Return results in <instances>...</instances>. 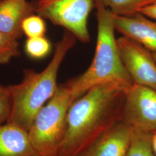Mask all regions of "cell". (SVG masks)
I'll return each instance as SVG.
<instances>
[{
  "instance_id": "cell-12",
  "label": "cell",
  "mask_w": 156,
  "mask_h": 156,
  "mask_svg": "<svg viewBox=\"0 0 156 156\" xmlns=\"http://www.w3.org/2000/svg\"><path fill=\"white\" fill-rule=\"evenodd\" d=\"M128 149L125 156H155L151 145V132L130 128Z\"/></svg>"
},
{
  "instance_id": "cell-16",
  "label": "cell",
  "mask_w": 156,
  "mask_h": 156,
  "mask_svg": "<svg viewBox=\"0 0 156 156\" xmlns=\"http://www.w3.org/2000/svg\"><path fill=\"white\" fill-rule=\"evenodd\" d=\"M20 53L17 39L0 32V65L8 63L13 58L19 56Z\"/></svg>"
},
{
  "instance_id": "cell-6",
  "label": "cell",
  "mask_w": 156,
  "mask_h": 156,
  "mask_svg": "<svg viewBox=\"0 0 156 156\" xmlns=\"http://www.w3.org/2000/svg\"><path fill=\"white\" fill-rule=\"evenodd\" d=\"M122 122L129 128L156 131V90L136 84L126 90Z\"/></svg>"
},
{
  "instance_id": "cell-10",
  "label": "cell",
  "mask_w": 156,
  "mask_h": 156,
  "mask_svg": "<svg viewBox=\"0 0 156 156\" xmlns=\"http://www.w3.org/2000/svg\"><path fill=\"white\" fill-rule=\"evenodd\" d=\"M35 12V5L27 0H5L0 4V32L14 39L23 34L25 18Z\"/></svg>"
},
{
  "instance_id": "cell-1",
  "label": "cell",
  "mask_w": 156,
  "mask_h": 156,
  "mask_svg": "<svg viewBox=\"0 0 156 156\" xmlns=\"http://www.w3.org/2000/svg\"><path fill=\"white\" fill-rule=\"evenodd\" d=\"M125 90L111 83L99 84L73 102L58 156H76L122 122Z\"/></svg>"
},
{
  "instance_id": "cell-2",
  "label": "cell",
  "mask_w": 156,
  "mask_h": 156,
  "mask_svg": "<svg viewBox=\"0 0 156 156\" xmlns=\"http://www.w3.org/2000/svg\"><path fill=\"white\" fill-rule=\"evenodd\" d=\"M76 40L73 34L66 30L61 40L56 44L51 61L44 70L36 72L33 69H27L21 82L8 86L12 107L6 123L28 132L38 113L55 93L60 67Z\"/></svg>"
},
{
  "instance_id": "cell-21",
  "label": "cell",
  "mask_w": 156,
  "mask_h": 156,
  "mask_svg": "<svg viewBox=\"0 0 156 156\" xmlns=\"http://www.w3.org/2000/svg\"><path fill=\"white\" fill-rule=\"evenodd\" d=\"M4 1H5V0H0V4H1V2H2Z\"/></svg>"
},
{
  "instance_id": "cell-11",
  "label": "cell",
  "mask_w": 156,
  "mask_h": 156,
  "mask_svg": "<svg viewBox=\"0 0 156 156\" xmlns=\"http://www.w3.org/2000/svg\"><path fill=\"white\" fill-rule=\"evenodd\" d=\"M0 156H41L30 139L28 131L16 126L0 125Z\"/></svg>"
},
{
  "instance_id": "cell-4",
  "label": "cell",
  "mask_w": 156,
  "mask_h": 156,
  "mask_svg": "<svg viewBox=\"0 0 156 156\" xmlns=\"http://www.w3.org/2000/svg\"><path fill=\"white\" fill-rule=\"evenodd\" d=\"M76 100L67 82L39 111L28 131L31 142L41 156H58L66 130L68 111Z\"/></svg>"
},
{
  "instance_id": "cell-20",
  "label": "cell",
  "mask_w": 156,
  "mask_h": 156,
  "mask_svg": "<svg viewBox=\"0 0 156 156\" xmlns=\"http://www.w3.org/2000/svg\"><path fill=\"white\" fill-rule=\"evenodd\" d=\"M153 55L154 56V59H155V60H156V52L153 53Z\"/></svg>"
},
{
  "instance_id": "cell-3",
  "label": "cell",
  "mask_w": 156,
  "mask_h": 156,
  "mask_svg": "<svg viewBox=\"0 0 156 156\" xmlns=\"http://www.w3.org/2000/svg\"><path fill=\"white\" fill-rule=\"evenodd\" d=\"M97 36L93 61L87 70L67 82L75 99L99 84L111 83L127 90L134 83L120 55L115 35V15L101 0H95Z\"/></svg>"
},
{
  "instance_id": "cell-15",
  "label": "cell",
  "mask_w": 156,
  "mask_h": 156,
  "mask_svg": "<svg viewBox=\"0 0 156 156\" xmlns=\"http://www.w3.org/2000/svg\"><path fill=\"white\" fill-rule=\"evenodd\" d=\"M22 29L23 34L31 38L45 36L46 26L42 17L33 14L23 21Z\"/></svg>"
},
{
  "instance_id": "cell-13",
  "label": "cell",
  "mask_w": 156,
  "mask_h": 156,
  "mask_svg": "<svg viewBox=\"0 0 156 156\" xmlns=\"http://www.w3.org/2000/svg\"><path fill=\"white\" fill-rule=\"evenodd\" d=\"M110 11L117 16H131L145 7L156 2V0H101Z\"/></svg>"
},
{
  "instance_id": "cell-18",
  "label": "cell",
  "mask_w": 156,
  "mask_h": 156,
  "mask_svg": "<svg viewBox=\"0 0 156 156\" xmlns=\"http://www.w3.org/2000/svg\"><path fill=\"white\" fill-rule=\"evenodd\" d=\"M140 12L146 16L156 20V2L151 5L145 7Z\"/></svg>"
},
{
  "instance_id": "cell-14",
  "label": "cell",
  "mask_w": 156,
  "mask_h": 156,
  "mask_svg": "<svg viewBox=\"0 0 156 156\" xmlns=\"http://www.w3.org/2000/svg\"><path fill=\"white\" fill-rule=\"evenodd\" d=\"M25 51L30 57L41 59L48 56L51 50L49 41L45 37L27 38L25 43Z\"/></svg>"
},
{
  "instance_id": "cell-9",
  "label": "cell",
  "mask_w": 156,
  "mask_h": 156,
  "mask_svg": "<svg viewBox=\"0 0 156 156\" xmlns=\"http://www.w3.org/2000/svg\"><path fill=\"white\" fill-rule=\"evenodd\" d=\"M130 133L127 126L118 123L76 156H125Z\"/></svg>"
},
{
  "instance_id": "cell-7",
  "label": "cell",
  "mask_w": 156,
  "mask_h": 156,
  "mask_svg": "<svg viewBox=\"0 0 156 156\" xmlns=\"http://www.w3.org/2000/svg\"><path fill=\"white\" fill-rule=\"evenodd\" d=\"M117 42L123 65L134 84L156 90V62L153 53L124 36Z\"/></svg>"
},
{
  "instance_id": "cell-17",
  "label": "cell",
  "mask_w": 156,
  "mask_h": 156,
  "mask_svg": "<svg viewBox=\"0 0 156 156\" xmlns=\"http://www.w3.org/2000/svg\"><path fill=\"white\" fill-rule=\"evenodd\" d=\"M11 107V95L9 86L0 85V125L7 122Z\"/></svg>"
},
{
  "instance_id": "cell-5",
  "label": "cell",
  "mask_w": 156,
  "mask_h": 156,
  "mask_svg": "<svg viewBox=\"0 0 156 156\" xmlns=\"http://www.w3.org/2000/svg\"><path fill=\"white\" fill-rule=\"evenodd\" d=\"M95 6V0H36L35 9L37 15L88 43V19Z\"/></svg>"
},
{
  "instance_id": "cell-19",
  "label": "cell",
  "mask_w": 156,
  "mask_h": 156,
  "mask_svg": "<svg viewBox=\"0 0 156 156\" xmlns=\"http://www.w3.org/2000/svg\"><path fill=\"white\" fill-rule=\"evenodd\" d=\"M151 145L153 151L156 155V131L152 133L151 136Z\"/></svg>"
},
{
  "instance_id": "cell-8",
  "label": "cell",
  "mask_w": 156,
  "mask_h": 156,
  "mask_svg": "<svg viewBox=\"0 0 156 156\" xmlns=\"http://www.w3.org/2000/svg\"><path fill=\"white\" fill-rule=\"evenodd\" d=\"M115 30L124 37L140 44L152 53L156 52V20L142 13L114 16Z\"/></svg>"
}]
</instances>
